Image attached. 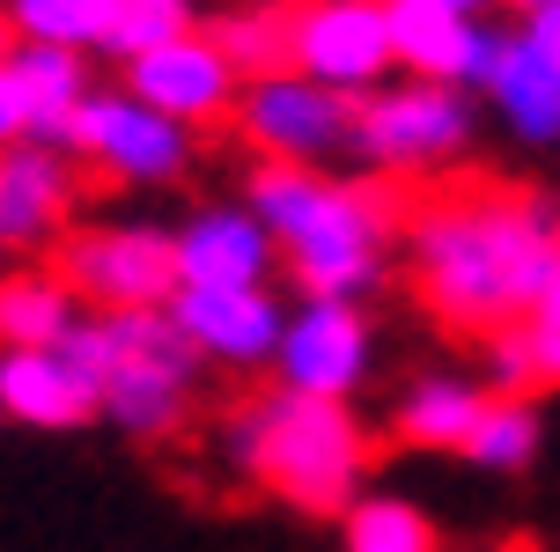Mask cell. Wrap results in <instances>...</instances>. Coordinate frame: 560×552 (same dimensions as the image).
<instances>
[{
    "label": "cell",
    "mask_w": 560,
    "mask_h": 552,
    "mask_svg": "<svg viewBox=\"0 0 560 552\" xmlns=\"http://www.w3.org/2000/svg\"><path fill=\"white\" fill-rule=\"evenodd\" d=\"M133 96L148 110L177 118V126H222L229 104H236V74H229V59L214 52V37L177 30L163 45L133 52Z\"/></svg>",
    "instance_id": "30bf717a"
},
{
    "label": "cell",
    "mask_w": 560,
    "mask_h": 552,
    "mask_svg": "<svg viewBox=\"0 0 560 552\" xmlns=\"http://www.w3.org/2000/svg\"><path fill=\"white\" fill-rule=\"evenodd\" d=\"M457 140H465V104L443 82H420V89H398V96L354 104V148H369L384 169L450 163Z\"/></svg>",
    "instance_id": "9c48e42d"
},
{
    "label": "cell",
    "mask_w": 560,
    "mask_h": 552,
    "mask_svg": "<svg viewBox=\"0 0 560 552\" xmlns=\"http://www.w3.org/2000/svg\"><path fill=\"white\" fill-rule=\"evenodd\" d=\"M384 30H392V59H406L420 82H487L502 52V37L428 0H384Z\"/></svg>",
    "instance_id": "4fadbf2b"
},
{
    "label": "cell",
    "mask_w": 560,
    "mask_h": 552,
    "mask_svg": "<svg viewBox=\"0 0 560 552\" xmlns=\"http://www.w3.org/2000/svg\"><path fill=\"white\" fill-rule=\"evenodd\" d=\"M67 207H74V185L45 148H0V250H30L59 236Z\"/></svg>",
    "instance_id": "2e32d148"
},
{
    "label": "cell",
    "mask_w": 560,
    "mask_h": 552,
    "mask_svg": "<svg viewBox=\"0 0 560 552\" xmlns=\"http://www.w3.org/2000/svg\"><path fill=\"white\" fill-rule=\"evenodd\" d=\"M553 273H560V258H553Z\"/></svg>",
    "instance_id": "4dcf8cb0"
},
{
    "label": "cell",
    "mask_w": 560,
    "mask_h": 552,
    "mask_svg": "<svg viewBox=\"0 0 560 552\" xmlns=\"http://www.w3.org/2000/svg\"><path fill=\"white\" fill-rule=\"evenodd\" d=\"M479 390L465 384H420L406 406H398V442H413V449H457V442L472 435L479 420Z\"/></svg>",
    "instance_id": "7402d4cb"
},
{
    "label": "cell",
    "mask_w": 560,
    "mask_h": 552,
    "mask_svg": "<svg viewBox=\"0 0 560 552\" xmlns=\"http://www.w3.org/2000/svg\"><path fill=\"white\" fill-rule=\"evenodd\" d=\"M538 23H532V45H546V52L560 59V0H546V8H532Z\"/></svg>",
    "instance_id": "4316f807"
},
{
    "label": "cell",
    "mask_w": 560,
    "mask_h": 552,
    "mask_svg": "<svg viewBox=\"0 0 560 552\" xmlns=\"http://www.w3.org/2000/svg\"><path fill=\"white\" fill-rule=\"evenodd\" d=\"M170 325L185 331L192 354H214L229 368H252V361L273 354L280 317L258 287H170Z\"/></svg>",
    "instance_id": "8fae6325"
},
{
    "label": "cell",
    "mask_w": 560,
    "mask_h": 552,
    "mask_svg": "<svg viewBox=\"0 0 560 552\" xmlns=\"http://www.w3.org/2000/svg\"><path fill=\"white\" fill-rule=\"evenodd\" d=\"M52 280L89 309H163L177 287V258L155 228H89L59 244Z\"/></svg>",
    "instance_id": "5b68a950"
},
{
    "label": "cell",
    "mask_w": 560,
    "mask_h": 552,
    "mask_svg": "<svg viewBox=\"0 0 560 552\" xmlns=\"http://www.w3.org/2000/svg\"><path fill=\"white\" fill-rule=\"evenodd\" d=\"M487 89L502 96L509 126H516L524 140H553L560 133V59L546 52V45H532V37H516V45H509V37H502Z\"/></svg>",
    "instance_id": "ac0fdd59"
},
{
    "label": "cell",
    "mask_w": 560,
    "mask_h": 552,
    "mask_svg": "<svg viewBox=\"0 0 560 552\" xmlns=\"http://www.w3.org/2000/svg\"><path fill=\"white\" fill-rule=\"evenodd\" d=\"M406 236H413L420 309L457 339L509 331L538 303L560 258V221L546 214V199L524 185H494V177L420 185Z\"/></svg>",
    "instance_id": "6da1fadb"
},
{
    "label": "cell",
    "mask_w": 560,
    "mask_h": 552,
    "mask_svg": "<svg viewBox=\"0 0 560 552\" xmlns=\"http://www.w3.org/2000/svg\"><path fill=\"white\" fill-rule=\"evenodd\" d=\"M118 0H8V23L37 37V45H104Z\"/></svg>",
    "instance_id": "603a6c76"
},
{
    "label": "cell",
    "mask_w": 560,
    "mask_h": 552,
    "mask_svg": "<svg viewBox=\"0 0 560 552\" xmlns=\"http://www.w3.org/2000/svg\"><path fill=\"white\" fill-rule=\"evenodd\" d=\"M8 52H15V23L0 15V67H8Z\"/></svg>",
    "instance_id": "83f0119b"
},
{
    "label": "cell",
    "mask_w": 560,
    "mask_h": 552,
    "mask_svg": "<svg viewBox=\"0 0 560 552\" xmlns=\"http://www.w3.org/2000/svg\"><path fill=\"white\" fill-rule=\"evenodd\" d=\"M67 148H82L112 185H163L192 163V126H177L140 96H82L67 118Z\"/></svg>",
    "instance_id": "8992f818"
},
{
    "label": "cell",
    "mask_w": 560,
    "mask_h": 552,
    "mask_svg": "<svg viewBox=\"0 0 560 552\" xmlns=\"http://www.w3.org/2000/svg\"><path fill=\"white\" fill-rule=\"evenodd\" d=\"M516 8H546V0H516Z\"/></svg>",
    "instance_id": "f546056e"
},
{
    "label": "cell",
    "mask_w": 560,
    "mask_h": 552,
    "mask_svg": "<svg viewBox=\"0 0 560 552\" xmlns=\"http://www.w3.org/2000/svg\"><path fill=\"white\" fill-rule=\"evenodd\" d=\"M273 347L288 390H310V398H347L369 368V325L347 303H310Z\"/></svg>",
    "instance_id": "7c38bea8"
},
{
    "label": "cell",
    "mask_w": 560,
    "mask_h": 552,
    "mask_svg": "<svg viewBox=\"0 0 560 552\" xmlns=\"http://www.w3.org/2000/svg\"><path fill=\"white\" fill-rule=\"evenodd\" d=\"M0 413L23 427H82L96 413V390L59 347H8L0 361Z\"/></svg>",
    "instance_id": "5bb4252c"
},
{
    "label": "cell",
    "mask_w": 560,
    "mask_h": 552,
    "mask_svg": "<svg viewBox=\"0 0 560 552\" xmlns=\"http://www.w3.org/2000/svg\"><path fill=\"white\" fill-rule=\"evenodd\" d=\"M295 67L325 89H369L392 67L384 0H295Z\"/></svg>",
    "instance_id": "ba28073f"
},
{
    "label": "cell",
    "mask_w": 560,
    "mask_h": 552,
    "mask_svg": "<svg viewBox=\"0 0 560 552\" xmlns=\"http://www.w3.org/2000/svg\"><path fill=\"white\" fill-rule=\"evenodd\" d=\"M67 325H74V295L59 280H37V273L0 280V339L8 347H52Z\"/></svg>",
    "instance_id": "44dd1931"
},
{
    "label": "cell",
    "mask_w": 560,
    "mask_h": 552,
    "mask_svg": "<svg viewBox=\"0 0 560 552\" xmlns=\"http://www.w3.org/2000/svg\"><path fill=\"white\" fill-rule=\"evenodd\" d=\"M347 552H443V538L406 501H362L347 516Z\"/></svg>",
    "instance_id": "cb8c5ba5"
},
{
    "label": "cell",
    "mask_w": 560,
    "mask_h": 552,
    "mask_svg": "<svg viewBox=\"0 0 560 552\" xmlns=\"http://www.w3.org/2000/svg\"><path fill=\"white\" fill-rule=\"evenodd\" d=\"M8 82L23 96V133L37 140H67V118L82 104V59L67 52V45H37L30 37L23 52H8Z\"/></svg>",
    "instance_id": "e0dca14e"
},
{
    "label": "cell",
    "mask_w": 560,
    "mask_h": 552,
    "mask_svg": "<svg viewBox=\"0 0 560 552\" xmlns=\"http://www.w3.org/2000/svg\"><path fill=\"white\" fill-rule=\"evenodd\" d=\"M428 8H450V15H472L479 0H428Z\"/></svg>",
    "instance_id": "f1b7e54d"
},
{
    "label": "cell",
    "mask_w": 560,
    "mask_h": 552,
    "mask_svg": "<svg viewBox=\"0 0 560 552\" xmlns=\"http://www.w3.org/2000/svg\"><path fill=\"white\" fill-rule=\"evenodd\" d=\"M23 140V96L8 82V67H0V148H15Z\"/></svg>",
    "instance_id": "484cf974"
},
{
    "label": "cell",
    "mask_w": 560,
    "mask_h": 552,
    "mask_svg": "<svg viewBox=\"0 0 560 552\" xmlns=\"http://www.w3.org/2000/svg\"><path fill=\"white\" fill-rule=\"evenodd\" d=\"M244 140H258L273 163H317L332 148H354V96L310 74H273L244 104Z\"/></svg>",
    "instance_id": "52a82bcc"
},
{
    "label": "cell",
    "mask_w": 560,
    "mask_h": 552,
    "mask_svg": "<svg viewBox=\"0 0 560 552\" xmlns=\"http://www.w3.org/2000/svg\"><path fill=\"white\" fill-rule=\"evenodd\" d=\"M236 457L266 494H280L303 516H332L347 508L354 479L369 465V435L339 398H310V390H273L258 398L244 427H236Z\"/></svg>",
    "instance_id": "3957f363"
},
{
    "label": "cell",
    "mask_w": 560,
    "mask_h": 552,
    "mask_svg": "<svg viewBox=\"0 0 560 552\" xmlns=\"http://www.w3.org/2000/svg\"><path fill=\"white\" fill-rule=\"evenodd\" d=\"M170 258H177L185 287H258L266 266H273V236L252 214H199L170 244Z\"/></svg>",
    "instance_id": "9a60e30c"
},
{
    "label": "cell",
    "mask_w": 560,
    "mask_h": 552,
    "mask_svg": "<svg viewBox=\"0 0 560 552\" xmlns=\"http://www.w3.org/2000/svg\"><path fill=\"white\" fill-rule=\"evenodd\" d=\"M457 457H472L487 471H524L538 457V413L532 398H487L472 420V435L457 442Z\"/></svg>",
    "instance_id": "ffe728a7"
},
{
    "label": "cell",
    "mask_w": 560,
    "mask_h": 552,
    "mask_svg": "<svg viewBox=\"0 0 560 552\" xmlns=\"http://www.w3.org/2000/svg\"><path fill=\"white\" fill-rule=\"evenodd\" d=\"M52 347L82 368L112 420H126L133 435H177L192 398V347L163 309H104L96 325H67Z\"/></svg>",
    "instance_id": "277c9868"
},
{
    "label": "cell",
    "mask_w": 560,
    "mask_h": 552,
    "mask_svg": "<svg viewBox=\"0 0 560 552\" xmlns=\"http://www.w3.org/2000/svg\"><path fill=\"white\" fill-rule=\"evenodd\" d=\"M185 30V0H118L112 8V30H104V45L112 52H148V45H163Z\"/></svg>",
    "instance_id": "d4e9b609"
},
{
    "label": "cell",
    "mask_w": 560,
    "mask_h": 552,
    "mask_svg": "<svg viewBox=\"0 0 560 552\" xmlns=\"http://www.w3.org/2000/svg\"><path fill=\"white\" fill-rule=\"evenodd\" d=\"M258 228H273L310 303H347L384 273L392 236L413 221L420 177H376V185H325L310 163H273L252 177Z\"/></svg>",
    "instance_id": "7a4b0ae2"
},
{
    "label": "cell",
    "mask_w": 560,
    "mask_h": 552,
    "mask_svg": "<svg viewBox=\"0 0 560 552\" xmlns=\"http://www.w3.org/2000/svg\"><path fill=\"white\" fill-rule=\"evenodd\" d=\"M214 52H222L229 74H244V82L295 74V0H252L244 15H229V23L214 30Z\"/></svg>",
    "instance_id": "d6986e66"
}]
</instances>
